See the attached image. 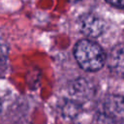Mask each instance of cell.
I'll return each mask as SVG.
<instances>
[{
    "mask_svg": "<svg viewBox=\"0 0 124 124\" xmlns=\"http://www.w3.org/2000/svg\"><path fill=\"white\" fill-rule=\"evenodd\" d=\"M109 4L117 8H124V0H107Z\"/></svg>",
    "mask_w": 124,
    "mask_h": 124,
    "instance_id": "obj_5",
    "label": "cell"
},
{
    "mask_svg": "<svg viewBox=\"0 0 124 124\" xmlns=\"http://www.w3.org/2000/svg\"><path fill=\"white\" fill-rule=\"evenodd\" d=\"M108 67L116 75L124 77V45L114 46L108 56Z\"/></svg>",
    "mask_w": 124,
    "mask_h": 124,
    "instance_id": "obj_4",
    "label": "cell"
},
{
    "mask_svg": "<svg viewBox=\"0 0 124 124\" xmlns=\"http://www.w3.org/2000/svg\"><path fill=\"white\" fill-rule=\"evenodd\" d=\"M74 54L78 65L85 71H97L106 62V54L102 47L98 44L86 39L77 43Z\"/></svg>",
    "mask_w": 124,
    "mask_h": 124,
    "instance_id": "obj_1",
    "label": "cell"
},
{
    "mask_svg": "<svg viewBox=\"0 0 124 124\" xmlns=\"http://www.w3.org/2000/svg\"><path fill=\"white\" fill-rule=\"evenodd\" d=\"M102 115L109 123H124V97L120 95L108 96L103 103Z\"/></svg>",
    "mask_w": 124,
    "mask_h": 124,
    "instance_id": "obj_2",
    "label": "cell"
},
{
    "mask_svg": "<svg viewBox=\"0 0 124 124\" xmlns=\"http://www.w3.org/2000/svg\"><path fill=\"white\" fill-rule=\"evenodd\" d=\"M79 30L86 36L96 38L105 30V22L98 16L92 14L82 15L78 21Z\"/></svg>",
    "mask_w": 124,
    "mask_h": 124,
    "instance_id": "obj_3",
    "label": "cell"
}]
</instances>
